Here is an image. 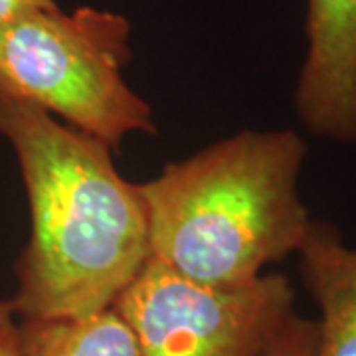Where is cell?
Masks as SVG:
<instances>
[{
    "instance_id": "obj_9",
    "label": "cell",
    "mask_w": 356,
    "mask_h": 356,
    "mask_svg": "<svg viewBox=\"0 0 356 356\" xmlns=\"http://www.w3.org/2000/svg\"><path fill=\"white\" fill-rule=\"evenodd\" d=\"M0 356H22L20 318L10 299H0Z\"/></svg>"
},
{
    "instance_id": "obj_3",
    "label": "cell",
    "mask_w": 356,
    "mask_h": 356,
    "mask_svg": "<svg viewBox=\"0 0 356 356\" xmlns=\"http://www.w3.org/2000/svg\"><path fill=\"white\" fill-rule=\"evenodd\" d=\"M131 22L91 6H60L0 26V93L64 119L117 149L127 135H153V107L129 88Z\"/></svg>"
},
{
    "instance_id": "obj_5",
    "label": "cell",
    "mask_w": 356,
    "mask_h": 356,
    "mask_svg": "<svg viewBox=\"0 0 356 356\" xmlns=\"http://www.w3.org/2000/svg\"><path fill=\"white\" fill-rule=\"evenodd\" d=\"M295 111L318 139L356 143V0H307Z\"/></svg>"
},
{
    "instance_id": "obj_7",
    "label": "cell",
    "mask_w": 356,
    "mask_h": 356,
    "mask_svg": "<svg viewBox=\"0 0 356 356\" xmlns=\"http://www.w3.org/2000/svg\"><path fill=\"white\" fill-rule=\"evenodd\" d=\"M22 356H140L129 325L113 307L86 317L20 321Z\"/></svg>"
},
{
    "instance_id": "obj_4",
    "label": "cell",
    "mask_w": 356,
    "mask_h": 356,
    "mask_svg": "<svg viewBox=\"0 0 356 356\" xmlns=\"http://www.w3.org/2000/svg\"><path fill=\"white\" fill-rule=\"evenodd\" d=\"M295 299L283 273L216 287L149 257L111 307L135 334L140 356H267L295 315Z\"/></svg>"
},
{
    "instance_id": "obj_10",
    "label": "cell",
    "mask_w": 356,
    "mask_h": 356,
    "mask_svg": "<svg viewBox=\"0 0 356 356\" xmlns=\"http://www.w3.org/2000/svg\"><path fill=\"white\" fill-rule=\"evenodd\" d=\"M58 8L56 0H0V26L36 10Z\"/></svg>"
},
{
    "instance_id": "obj_1",
    "label": "cell",
    "mask_w": 356,
    "mask_h": 356,
    "mask_svg": "<svg viewBox=\"0 0 356 356\" xmlns=\"http://www.w3.org/2000/svg\"><path fill=\"white\" fill-rule=\"evenodd\" d=\"M0 137L16 154L30 208V238L14 264L18 318L109 309L151 257L137 184L119 175L111 147L6 93Z\"/></svg>"
},
{
    "instance_id": "obj_6",
    "label": "cell",
    "mask_w": 356,
    "mask_h": 356,
    "mask_svg": "<svg viewBox=\"0 0 356 356\" xmlns=\"http://www.w3.org/2000/svg\"><path fill=\"white\" fill-rule=\"evenodd\" d=\"M299 275L318 307L315 356H356V248L327 220H313Z\"/></svg>"
},
{
    "instance_id": "obj_2",
    "label": "cell",
    "mask_w": 356,
    "mask_h": 356,
    "mask_svg": "<svg viewBox=\"0 0 356 356\" xmlns=\"http://www.w3.org/2000/svg\"><path fill=\"white\" fill-rule=\"evenodd\" d=\"M305 139L245 129L137 184L149 250L188 280L242 287L297 254L313 218L299 196Z\"/></svg>"
},
{
    "instance_id": "obj_8",
    "label": "cell",
    "mask_w": 356,
    "mask_h": 356,
    "mask_svg": "<svg viewBox=\"0 0 356 356\" xmlns=\"http://www.w3.org/2000/svg\"><path fill=\"white\" fill-rule=\"evenodd\" d=\"M317 318L293 315L267 356H315Z\"/></svg>"
}]
</instances>
